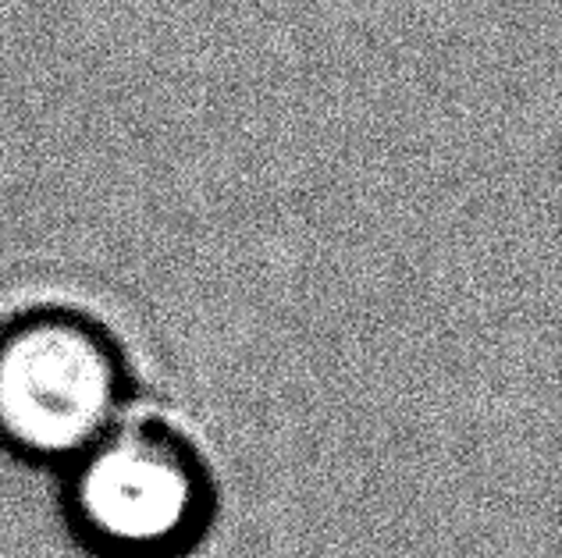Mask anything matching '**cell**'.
<instances>
[{
	"label": "cell",
	"instance_id": "1",
	"mask_svg": "<svg viewBox=\"0 0 562 558\" xmlns=\"http://www.w3.org/2000/svg\"><path fill=\"white\" fill-rule=\"evenodd\" d=\"M61 509L93 558H186L211 531L214 483L179 431L122 417L65 466Z\"/></svg>",
	"mask_w": 562,
	"mask_h": 558
},
{
	"label": "cell",
	"instance_id": "2",
	"mask_svg": "<svg viewBox=\"0 0 562 558\" xmlns=\"http://www.w3.org/2000/svg\"><path fill=\"white\" fill-rule=\"evenodd\" d=\"M122 349L93 317L40 306L0 324V448L71 466L125 417Z\"/></svg>",
	"mask_w": 562,
	"mask_h": 558
}]
</instances>
